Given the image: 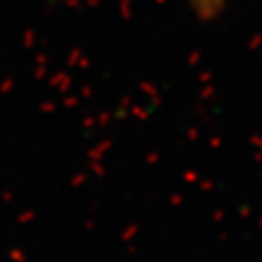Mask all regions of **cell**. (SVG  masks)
<instances>
[{
  "label": "cell",
  "mask_w": 262,
  "mask_h": 262,
  "mask_svg": "<svg viewBox=\"0 0 262 262\" xmlns=\"http://www.w3.org/2000/svg\"><path fill=\"white\" fill-rule=\"evenodd\" d=\"M190 4H192V8L196 10L198 14H202V16H214L215 12H220V8L224 6V0H190Z\"/></svg>",
  "instance_id": "cell-1"
}]
</instances>
